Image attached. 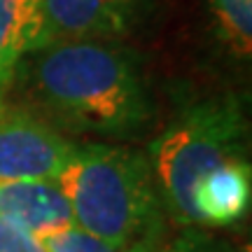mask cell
<instances>
[{
    "label": "cell",
    "instance_id": "6da1fadb",
    "mask_svg": "<svg viewBox=\"0 0 252 252\" xmlns=\"http://www.w3.org/2000/svg\"><path fill=\"white\" fill-rule=\"evenodd\" d=\"M31 98L77 133L126 138L143 131L152 105L135 56L110 40H68L21 61Z\"/></svg>",
    "mask_w": 252,
    "mask_h": 252
},
{
    "label": "cell",
    "instance_id": "7a4b0ae2",
    "mask_svg": "<svg viewBox=\"0 0 252 252\" xmlns=\"http://www.w3.org/2000/svg\"><path fill=\"white\" fill-rule=\"evenodd\" d=\"M56 185L82 231L122 250L157 248L161 194L143 152L105 143L75 145Z\"/></svg>",
    "mask_w": 252,
    "mask_h": 252
},
{
    "label": "cell",
    "instance_id": "3957f363",
    "mask_svg": "<svg viewBox=\"0 0 252 252\" xmlns=\"http://www.w3.org/2000/svg\"><path fill=\"white\" fill-rule=\"evenodd\" d=\"M245 117L236 98H206L182 110L152 143V171L171 215L182 226H198L194 189L208 173L243 159Z\"/></svg>",
    "mask_w": 252,
    "mask_h": 252
},
{
    "label": "cell",
    "instance_id": "277c9868",
    "mask_svg": "<svg viewBox=\"0 0 252 252\" xmlns=\"http://www.w3.org/2000/svg\"><path fill=\"white\" fill-rule=\"evenodd\" d=\"M75 143L28 110H0V182H56Z\"/></svg>",
    "mask_w": 252,
    "mask_h": 252
},
{
    "label": "cell",
    "instance_id": "5b68a950",
    "mask_svg": "<svg viewBox=\"0 0 252 252\" xmlns=\"http://www.w3.org/2000/svg\"><path fill=\"white\" fill-rule=\"evenodd\" d=\"M145 2L147 0H40L35 49L68 40H110L122 35L140 19Z\"/></svg>",
    "mask_w": 252,
    "mask_h": 252
},
{
    "label": "cell",
    "instance_id": "8992f818",
    "mask_svg": "<svg viewBox=\"0 0 252 252\" xmlns=\"http://www.w3.org/2000/svg\"><path fill=\"white\" fill-rule=\"evenodd\" d=\"M0 217L40 241L75 224L68 198L52 180L0 182Z\"/></svg>",
    "mask_w": 252,
    "mask_h": 252
},
{
    "label": "cell",
    "instance_id": "52a82bcc",
    "mask_svg": "<svg viewBox=\"0 0 252 252\" xmlns=\"http://www.w3.org/2000/svg\"><path fill=\"white\" fill-rule=\"evenodd\" d=\"M250 166L243 159L217 166L194 189V210L198 226H231L241 222L250 208Z\"/></svg>",
    "mask_w": 252,
    "mask_h": 252
},
{
    "label": "cell",
    "instance_id": "ba28073f",
    "mask_svg": "<svg viewBox=\"0 0 252 252\" xmlns=\"http://www.w3.org/2000/svg\"><path fill=\"white\" fill-rule=\"evenodd\" d=\"M40 35V0H0V110Z\"/></svg>",
    "mask_w": 252,
    "mask_h": 252
},
{
    "label": "cell",
    "instance_id": "9c48e42d",
    "mask_svg": "<svg viewBox=\"0 0 252 252\" xmlns=\"http://www.w3.org/2000/svg\"><path fill=\"white\" fill-rule=\"evenodd\" d=\"M222 24L226 40L241 52L250 54L252 45V0H210Z\"/></svg>",
    "mask_w": 252,
    "mask_h": 252
},
{
    "label": "cell",
    "instance_id": "30bf717a",
    "mask_svg": "<svg viewBox=\"0 0 252 252\" xmlns=\"http://www.w3.org/2000/svg\"><path fill=\"white\" fill-rule=\"evenodd\" d=\"M47 252H157V248H131V250H122V248H115V245L105 243L103 238L94 234H87L82 231L80 226H68L63 231H56V234L42 238Z\"/></svg>",
    "mask_w": 252,
    "mask_h": 252
},
{
    "label": "cell",
    "instance_id": "8fae6325",
    "mask_svg": "<svg viewBox=\"0 0 252 252\" xmlns=\"http://www.w3.org/2000/svg\"><path fill=\"white\" fill-rule=\"evenodd\" d=\"M157 252H236L222 238L203 231L201 226H185L180 234L166 245L157 248Z\"/></svg>",
    "mask_w": 252,
    "mask_h": 252
},
{
    "label": "cell",
    "instance_id": "7c38bea8",
    "mask_svg": "<svg viewBox=\"0 0 252 252\" xmlns=\"http://www.w3.org/2000/svg\"><path fill=\"white\" fill-rule=\"evenodd\" d=\"M0 252H47V248L37 236L0 217Z\"/></svg>",
    "mask_w": 252,
    "mask_h": 252
}]
</instances>
